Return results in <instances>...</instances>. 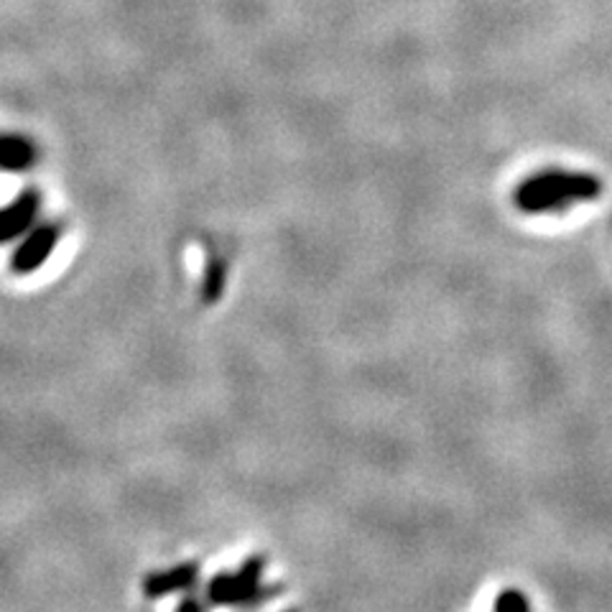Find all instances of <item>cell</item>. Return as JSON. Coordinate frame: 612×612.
Listing matches in <instances>:
<instances>
[{
    "mask_svg": "<svg viewBox=\"0 0 612 612\" xmlns=\"http://www.w3.org/2000/svg\"><path fill=\"white\" fill-rule=\"evenodd\" d=\"M36 212H39V197L34 191H26L9 208L0 210V246L18 240L34 225Z\"/></svg>",
    "mask_w": 612,
    "mask_h": 612,
    "instance_id": "5",
    "label": "cell"
},
{
    "mask_svg": "<svg viewBox=\"0 0 612 612\" xmlns=\"http://www.w3.org/2000/svg\"><path fill=\"white\" fill-rule=\"evenodd\" d=\"M602 195V179L587 172H566V168H547L515 189V208L526 215H549L574 208L577 202H592Z\"/></svg>",
    "mask_w": 612,
    "mask_h": 612,
    "instance_id": "1",
    "label": "cell"
},
{
    "mask_svg": "<svg viewBox=\"0 0 612 612\" xmlns=\"http://www.w3.org/2000/svg\"><path fill=\"white\" fill-rule=\"evenodd\" d=\"M284 612H299L297 608H289V610H284Z\"/></svg>",
    "mask_w": 612,
    "mask_h": 612,
    "instance_id": "9",
    "label": "cell"
},
{
    "mask_svg": "<svg viewBox=\"0 0 612 612\" xmlns=\"http://www.w3.org/2000/svg\"><path fill=\"white\" fill-rule=\"evenodd\" d=\"M59 230L57 223H43L39 227H28V230L21 235V242L13 250L11 255V271L16 276H32L41 268L43 263L49 261L51 253H54L57 242H59Z\"/></svg>",
    "mask_w": 612,
    "mask_h": 612,
    "instance_id": "3",
    "label": "cell"
},
{
    "mask_svg": "<svg viewBox=\"0 0 612 612\" xmlns=\"http://www.w3.org/2000/svg\"><path fill=\"white\" fill-rule=\"evenodd\" d=\"M212 610V604L208 597H204V592H184L182 597V602L176 604V612H210Z\"/></svg>",
    "mask_w": 612,
    "mask_h": 612,
    "instance_id": "8",
    "label": "cell"
},
{
    "mask_svg": "<svg viewBox=\"0 0 612 612\" xmlns=\"http://www.w3.org/2000/svg\"><path fill=\"white\" fill-rule=\"evenodd\" d=\"M199 582V564L197 562H179L168 570H157L143 577V595L149 600H161V597L179 595L195 589Z\"/></svg>",
    "mask_w": 612,
    "mask_h": 612,
    "instance_id": "4",
    "label": "cell"
},
{
    "mask_svg": "<svg viewBox=\"0 0 612 612\" xmlns=\"http://www.w3.org/2000/svg\"><path fill=\"white\" fill-rule=\"evenodd\" d=\"M496 612H530V602H528V597L521 592V589L508 587L498 595Z\"/></svg>",
    "mask_w": 612,
    "mask_h": 612,
    "instance_id": "7",
    "label": "cell"
},
{
    "mask_svg": "<svg viewBox=\"0 0 612 612\" xmlns=\"http://www.w3.org/2000/svg\"><path fill=\"white\" fill-rule=\"evenodd\" d=\"M268 559L263 554L248 557L235 572H220L208 582L204 597L212 608H255L284 592V585H263Z\"/></svg>",
    "mask_w": 612,
    "mask_h": 612,
    "instance_id": "2",
    "label": "cell"
},
{
    "mask_svg": "<svg viewBox=\"0 0 612 612\" xmlns=\"http://www.w3.org/2000/svg\"><path fill=\"white\" fill-rule=\"evenodd\" d=\"M225 286H227V263L223 258H212L208 268H204L199 297H202L204 304H217V301L223 299Z\"/></svg>",
    "mask_w": 612,
    "mask_h": 612,
    "instance_id": "6",
    "label": "cell"
}]
</instances>
